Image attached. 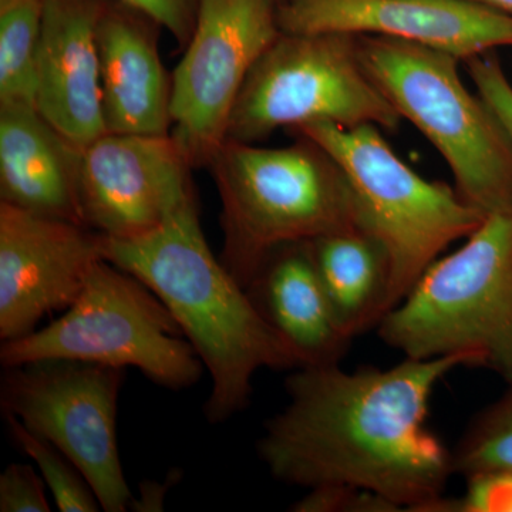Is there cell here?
<instances>
[{"label": "cell", "mask_w": 512, "mask_h": 512, "mask_svg": "<svg viewBox=\"0 0 512 512\" xmlns=\"http://www.w3.org/2000/svg\"><path fill=\"white\" fill-rule=\"evenodd\" d=\"M470 356L406 359L389 369L340 365L292 370L288 404L266 423L258 453L282 483L345 485L400 511L430 512L454 476L453 451L427 429L437 384Z\"/></svg>", "instance_id": "1"}, {"label": "cell", "mask_w": 512, "mask_h": 512, "mask_svg": "<svg viewBox=\"0 0 512 512\" xmlns=\"http://www.w3.org/2000/svg\"><path fill=\"white\" fill-rule=\"evenodd\" d=\"M103 256L156 293L183 329L211 376L205 403L210 423L248 406L258 370L303 366L247 289L212 254L195 195L146 235L103 237Z\"/></svg>", "instance_id": "2"}, {"label": "cell", "mask_w": 512, "mask_h": 512, "mask_svg": "<svg viewBox=\"0 0 512 512\" xmlns=\"http://www.w3.org/2000/svg\"><path fill=\"white\" fill-rule=\"evenodd\" d=\"M208 167L222 204L221 261L247 291L276 249L357 229L345 177L306 138L281 148L227 140Z\"/></svg>", "instance_id": "3"}, {"label": "cell", "mask_w": 512, "mask_h": 512, "mask_svg": "<svg viewBox=\"0 0 512 512\" xmlns=\"http://www.w3.org/2000/svg\"><path fill=\"white\" fill-rule=\"evenodd\" d=\"M377 335L406 359L470 356L512 383V212L488 215L437 258Z\"/></svg>", "instance_id": "4"}, {"label": "cell", "mask_w": 512, "mask_h": 512, "mask_svg": "<svg viewBox=\"0 0 512 512\" xmlns=\"http://www.w3.org/2000/svg\"><path fill=\"white\" fill-rule=\"evenodd\" d=\"M377 128L312 123L296 130L338 165L357 229L389 254L393 309L441 252L470 237L487 215L447 185L424 180L397 157Z\"/></svg>", "instance_id": "5"}, {"label": "cell", "mask_w": 512, "mask_h": 512, "mask_svg": "<svg viewBox=\"0 0 512 512\" xmlns=\"http://www.w3.org/2000/svg\"><path fill=\"white\" fill-rule=\"evenodd\" d=\"M356 40L360 62L400 116L412 121L483 214L512 212V146L500 120L458 74L456 56L383 36Z\"/></svg>", "instance_id": "6"}, {"label": "cell", "mask_w": 512, "mask_h": 512, "mask_svg": "<svg viewBox=\"0 0 512 512\" xmlns=\"http://www.w3.org/2000/svg\"><path fill=\"white\" fill-rule=\"evenodd\" d=\"M40 360L136 367L173 390L197 383L205 369L156 293L106 259L94 265L79 298L52 325L0 349L3 367Z\"/></svg>", "instance_id": "7"}, {"label": "cell", "mask_w": 512, "mask_h": 512, "mask_svg": "<svg viewBox=\"0 0 512 512\" xmlns=\"http://www.w3.org/2000/svg\"><path fill=\"white\" fill-rule=\"evenodd\" d=\"M355 36L279 33L252 67L227 140L258 143L281 127L312 123L399 127V111L370 79Z\"/></svg>", "instance_id": "8"}, {"label": "cell", "mask_w": 512, "mask_h": 512, "mask_svg": "<svg viewBox=\"0 0 512 512\" xmlns=\"http://www.w3.org/2000/svg\"><path fill=\"white\" fill-rule=\"evenodd\" d=\"M0 406L69 458L101 510L124 512L133 501L117 446V403L126 369L40 360L3 367Z\"/></svg>", "instance_id": "9"}, {"label": "cell", "mask_w": 512, "mask_h": 512, "mask_svg": "<svg viewBox=\"0 0 512 512\" xmlns=\"http://www.w3.org/2000/svg\"><path fill=\"white\" fill-rule=\"evenodd\" d=\"M281 33L274 0H198L173 74V131L192 167L210 165L249 72Z\"/></svg>", "instance_id": "10"}, {"label": "cell", "mask_w": 512, "mask_h": 512, "mask_svg": "<svg viewBox=\"0 0 512 512\" xmlns=\"http://www.w3.org/2000/svg\"><path fill=\"white\" fill-rule=\"evenodd\" d=\"M191 167L171 134L104 133L80 156L84 224L113 239L154 231L194 197Z\"/></svg>", "instance_id": "11"}, {"label": "cell", "mask_w": 512, "mask_h": 512, "mask_svg": "<svg viewBox=\"0 0 512 512\" xmlns=\"http://www.w3.org/2000/svg\"><path fill=\"white\" fill-rule=\"evenodd\" d=\"M101 259L103 235L86 225L0 202V339L30 335L70 308Z\"/></svg>", "instance_id": "12"}, {"label": "cell", "mask_w": 512, "mask_h": 512, "mask_svg": "<svg viewBox=\"0 0 512 512\" xmlns=\"http://www.w3.org/2000/svg\"><path fill=\"white\" fill-rule=\"evenodd\" d=\"M285 33H340L407 40L460 60L512 47V18L468 0H286Z\"/></svg>", "instance_id": "13"}, {"label": "cell", "mask_w": 512, "mask_h": 512, "mask_svg": "<svg viewBox=\"0 0 512 512\" xmlns=\"http://www.w3.org/2000/svg\"><path fill=\"white\" fill-rule=\"evenodd\" d=\"M109 0H43L36 107L82 150L104 133L99 25Z\"/></svg>", "instance_id": "14"}, {"label": "cell", "mask_w": 512, "mask_h": 512, "mask_svg": "<svg viewBox=\"0 0 512 512\" xmlns=\"http://www.w3.org/2000/svg\"><path fill=\"white\" fill-rule=\"evenodd\" d=\"M157 25L109 0L99 25L101 103L107 133L171 134L173 76L157 45Z\"/></svg>", "instance_id": "15"}, {"label": "cell", "mask_w": 512, "mask_h": 512, "mask_svg": "<svg viewBox=\"0 0 512 512\" xmlns=\"http://www.w3.org/2000/svg\"><path fill=\"white\" fill-rule=\"evenodd\" d=\"M82 150L29 103H0V202L84 224Z\"/></svg>", "instance_id": "16"}, {"label": "cell", "mask_w": 512, "mask_h": 512, "mask_svg": "<svg viewBox=\"0 0 512 512\" xmlns=\"http://www.w3.org/2000/svg\"><path fill=\"white\" fill-rule=\"evenodd\" d=\"M248 293L303 366L340 365L353 339L336 320L308 242L272 252Z\"/></svg>", "instance_id": "17"}, {"label": "cell", "mask_w": 512, "mask_h": 512, "mask_svg": "<svg viewBox=\"0 0 512 512\" xmlns=\"http://www.w3.org/2000/svg\"><path fill=\"white\" fill-rule=\"evenodd\" d=\"M308 245L343 332L355 339L379 326L392 309V262L383 245L359 229Z\"/></svg>", "instance_id": "18"}, {"label": "cell", "mask_w": 512, "mask_h": 512, "mask_svg": "<svg viewBox=\"0 0 512 512\" xmlns=\"http://www.w3.org/2000/svg\"><path fill=\"white\" fill-rule=\"evenodd\" d=\"M42 15L43 0H18L0 9V103L36 106Z\"/></svg>", "instance_id": "19"}, {"label": "cell", "mask_w": 512, "mask_h": 512, "mask_svg": "<svg viewBox=\"0 0 512 512\" xmlns=\"http://www.w3.org/2000/svg\"><path fill=\"white\" fill-rule=\"evenodd\" d=\"M453 451L454 474H512V383L474 417Z\"/></svg>", "instance_id": "20"}, {"label": "cell", "mask_w": 512, "mask_h": 512, "mask_svg": "<svg viewBox=\"0 0 512 512\" xmlns=\"http://www.w3.org/2000/svg\"><path fill=\"white\" fill-rule=\"evenodd\" d=\"M13 440L39 467L43 481L52 491L53 500L62 512H96L100 503L96 494L59 448L26 429L15 417L5 416Z\"/></svg>", "instance_id": "21"}, {"label": "cell", "mask_w": 512, "mask_h": 512, "mask_svg": "<svg viewBox=\"0 0 512 512\" xmlns=\"http://www.w3.org/2000/svg\"><path fill=\"white\" fill-rule=\"evenodd\" d=\"M512 512V474L485 473L467 477L458 498L443 497L430 512Z\"/></svg>", "instance_id": "22"}, {"label": "cell", "mask_w": 512, "mask_h": 512, "mask_svg": "<svg viewBox=\"0 0 512 512\" xmlns=\"http://www.w3.org/2000/svg\"><path fill=\"white\" fill-rule=\"evenodd\" d=\"M295 512H399L396 505L362 488L326 485L309 490L291 507Z\"/></svg>", "instance_id": "23"}, {"label": "cell", "mask_w": 512, "mask_h": 512, "mask_svg": "<svg viewBox=\"0 0 512 512\" xmlns=\"http://www.w3.org/2000/svg\"><path fill=\"white\" fill-rule=\"evenodd\" d=\"M466 62L478 96L500 120L512 146V84L505 76L503 67L490 52L471 57Z\"/></svg>", "instance_id": "24"}, {"label": "cell", "mask_w": 512, "mask_h": 512, "mask_svg": "<svg viewBox=\"0 0 512 512\" xmlns=\"http://www.w3.org/2000/svg\"><path fill=\"white\" fill-rule=\"evenodd\" d=\"M0 511L50 512L45 481L26 464H10L0 474Z\"/></svg>", "instance_id": "25"}, {"label": "cell", "mask_w": 512, "mask_h": 512, "mask_svg": "<svg viewBox=\"0 0 512 512\" xmlns=\"http://www.w3.org/2000/svg\"><path fill=\"white\" fill-rule=\"evenodd\" d=\"M167 29L181 47L187 46L197 18L198 0H119Z\"/></svg>", "instance_id": "26"}, {"label": "cell", "mask_w": 512, "mask_h": 512, "mask_svg": "<svg viewBox=\"0 0 512 512\" xmlns=\"http://www.w3.org/2000/svg\"><path fill=\"white\" fill-rule=\"evenodd\" d=\"M140 498H133L130 508L137 511H161L163 510L167 485L151 483L141 485Z\"/></svg>", "instance_id": "27"}, {"label": "cell", "mask_w": 512, "mask_h": 512, "mask_svg": "<svg viewBox=\"0 0 512 512\" xmlns=\"http://www.w3.org/2000/svg\"><path fill=\"white\" fill-rule=\"evenodd\" d=\"M468 2L487 6V8L498 10V12L505 13V15L512 18V0H468Z\"/></svg>", "instance_id": "28"}, {"label": "cell", "mask_w": 512, "mask_h": 512, "mask_svg": "<svg viewBox=\"0 0 512 512\" xmlns=\"http://www.w3.org/2000/svg\"><path fill=\"white\" fill-rule=\"evenodd\" d=\"M15 2H18V0H0V9L8 8V6Z\"/></svg>", "instance_id": "29"}]
</instances>
